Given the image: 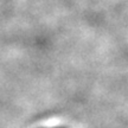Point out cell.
Here are the masks:
<instances>
[{
  "label": "cell",
  "mask_w": 128,
  "mask_h": 128,
  "mask_svg": "<svg viewBox=\"0 0 128 128\" xmlns=\"http://www.w3.org/2000/svg\"><path fill=\"white\" fill-rule=\"evenodd\" d=\"M54 128H64V127H54Z\"/></svg>",
  "instance_id": "obj_1"
}]
</instances>
